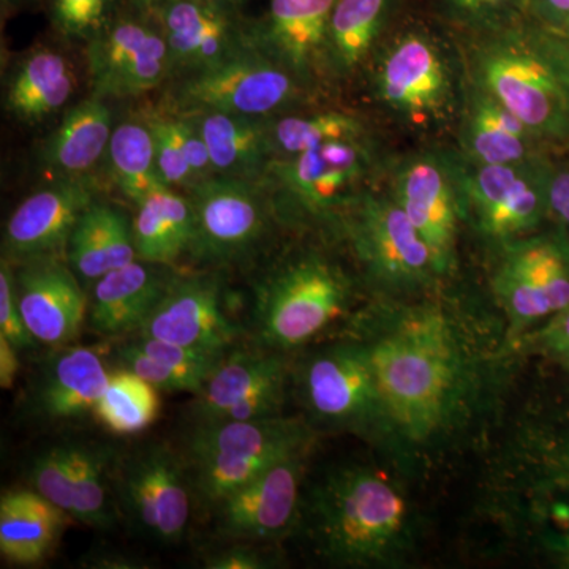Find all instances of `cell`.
<instances>
[{"label": "cell", "mask_w": 569, "mask_h": 569, "mask_svg": "<svg viewBox=\"0 0 569 569\" xmlns=\"http://www.w3.org/2000/svg\"><path fill=\"white\" fill-rule=\"evenodd\" d=\"M376 376L381 438L402 451L438 448L467 425L482 395V362L462 321L438 299L388 301L362 325Z\"/></svg>", "instance_id": "1"}, {"label": "cell", "mask_w": 569, "mask_h": 569, "mask_svg": "<svg viewBox=\"0 0 569 569\" xmlns=\"http://www.w3.org/2000/svg\"><path fill=\"white\" fill-rule=\"evenodd\" d=\"M489 493L516 537L569 569V402L520 422L496 460Z\"/></svg>", "instance_id": "2"}, {"label": "cell", "mask_w": 569, "mask_h": 569, "mask_svg": "<svg viewBox=\"0 0 569 569\" xmlns=\"http://www.w3.org/2000/svg\"><path fill=\"white\" fill-rule=\"evenodd\" d=\"M310 537L331 563L395 568L418 539L413 505L400 482L372 466L337 468L309 498Z\"/></svg>", "instance_id": "3"}, {"label": "cell", "mask_w": 569, "mask_h": 569, "mask_svg": "<svg viewBox=\"0 0 569 569\" xmlns=\"http://www.w3.org/2000/svg\"><path fill=\"white\" fill-rule=\"evenodd\" d=\"M475 88L508 108L541 144H569V39L535 24H497L470 56Z\"/></svg>", "instance_id": "4"}, {"label": "cell", "mask_w": 569, "mask_h": 569, "mask_svg": "<svg viewBox=\"0 0 569 569\" xmlns=\"http://www.w3.org/2000/svg\"><path fill=\"white\" fill-rule=\"evenodd\" d=\"M312 440L309 422L283 415L208 422L187 438L183 463L193 492L213 508L266 468L309 452Z\"/></svg>", "instance_id": "5"}, {"label": "cell", "mask_w": 569, "mask_h": 569, "mask_svg": "<svg viewBox=\"0 0 569 569\" xmlns=\"http://www.w3.org/2000/svg\"><path fill=\"white\" fill-rule=\"evenodd\" d=\"M351 280L331 258L306 250L277 264L258 287L254 325L261 347L296 350L348 307Z\"/></svg>", "instance_id": "6"}, {"label": "cell", "mask_w": 569, "mask_h": 569, "mask_svg": "<svg viewBox=\"0 0 569 569\" xmlns=\"http://www.w3.org/2000/svg\"><path fill=\"white\" fill-rule=\"evenodd\" d=\"M337 223L370 282L385 295H426L445 279L432 250L391 193L362 190Z\"/></svg>", "instance_id": "7"}, {"label": "cell", "mask_w": 569, "mask_h": 569, "mask_svg": "<svg viewBox=\"0 0 569 569\" xmlns=\"http://www.w3.org/2000/svg\"><path fill=\"white\" fill-rule=\"evenodd\" d=\"M376 168V149L366 137L325 142L290 159H277L264 186L288 212L320 222H339L343 209L365 190Z\"/></svg>", "instance_id": "8"}, {"label": "cell", "mask_w": 569, "mask_h": 569, "mask_svg": "<svg viewBox=\"0 0 569 569\" xmlns=\"http://www.w3.org/2000/svg\"><path fill=\"white\" fill-rule=\"evenodd\" d=\"M306 86L274 59L252 48L213 69L183 74L170 92L167 110L271 119L301 102Z\"/></svg>", "instance_id": "9"}, {"label": "cell", "mask_w": 569, "mask_h": 569, "mask_svg": "<svg viewBox=\"0 0 569 569\" xmlns=\"http://www.w3.org/2000/svg\"><path fill=\"white\" fill-rule=\"evenodd\" d=\"M492 291L508 323L509 339L546 323L569 307V234L537 231L501 247Z\"/></svg>", "instance_id": "10"}, {"label": "cell", "mask_w": 569, "mask_h": 569, "mask_svg": "<svg viewBox=\"0 0 569 569\" xmlns=\"http://www.w3.org/2000/svg\"><path fill=\"white\" fill-rule=\"evenodd\" d=\"M467 163L443 151L415 152L392 171L388 192L432 250L443 277L458 264L460 228L468 223Z\"/></svg>", "instance_id": "11"}, {"label": "cell", "mask_w": 569, "mask_h": 569, "mask_svg": "<svg viewBox=\"0 0 569 569\" xmlns=\"http://www.w3.org/2000/svg\"><path fill=\"white\" fill-rule=\"evenodd\" d=\"M552 171L541 157L509 164L467 163L468 223L498 247L537 233L550 217Z\"/></svg>", "instance_id": "12"}, {"label": "cell", "mask_w": 569, "mask_h": 569, "mask_svg": "<svg viewBox=\"0 0 569 569\" xmlns=\"http://www.w3.org/2000/svg\"><path fill=\"white\" fill-rule=\"evenodd\" d=\"M298 387L313 422L381 437L380 396L361 340H343L310 355L299 370Z\"/></svg>", "instance_id": "13"}, {"label": "cell", "mask_w": 569, "mask_h": 569, "mask_svg": "<svg viewBox=\"0 0 569 569\" xmlns=\"http://www.w3.org/2000/svg\"><path fill=\"white\" fill-rule=\"evenodd\" d=\"M264 182L216 178L187 192L193 211L189 254L198 263L233 264L252 252L268 228Z\"/></svg>", "instance_id": "14"}, {"label": "cell", "mask_w": 569, "mask_h": 569, "mask_svg": "<svg viewBox=\"0 0 569 569\" xmlns=\"http://www.w3.org/2000/svg\"><path fill=\"white\" fill-rule=\"evenodd\" d=\"M89 81L99 99H133L162 86L173 73L170 48L148 18L114 17L88 41Z\"/></svg>", "instance_id": "15"}, {"label": "cell", "mask_w": 569, "mask_h": 569, "mask_svg": "<svg viewBox=\"0 0 569 569\" xmlns=\"http://www.w3.org/2000/svg\"><path fill=\"white\" fill-rule=\"evenodd\" d=\"M381 103L417 126L440 122L455 104V78L445 52L425 32L397 37L377 66Z\"/></svg>", "instance_id": "16"}, {"label": "cell", "mask_w": 569, "mask_h": 569, "mask_svg": "<svg viewBox=\"0 0 569 569\" xmlns=\"http://www.w3.org/2000/svg\"><path fill=\"white\" fill-rule=\"evenodd\" d=\"M234 348L224 353L194 395L190 415L197 425L282 415L288 383L283 353L266 347Z\"/></svg>", "instance_id": "17"}, {"label": "cell", "mask_w": 569, "mask_h": 569, "mask_svg": "<svg viewBox=\"0 0 569 569\" xmlns=\"http://www.w3.org/2000/svg\"><path fill=\"white\" fill-rule=\"evenodd\" d=\"M123 508L141 530L164 545L181 541L189 527L190 486L183 459L162 445L130 456L119 473Z\"/></svg>", "instance_id": "18"}, {"label": "cell", "mask_w": 569, "mask_h": 569, "mask_svg": "<svg viewBox=\"0 0 569 569\" xmlns=\"http://www.w3.org/2000/svg\"><path fill=\"white\" fill-rule=\"evenodd\" d=\"M153 18L170 48L173 71L182 77L213 69L254 48L250 21L238 6L223 0H168Z\"/></svg>", "instance_id": "19"}, {"label": "cell", "mask_w": 569, "mask_h": 569, "mask_svg": "<svg viewBox=\"0 0 569 569\" xmlns=\"http://www.w3.org/2000/svg\"><path fill=\"white\" fill-rule=\"evenodd\" d=\"M114 456L97 443H66L33 459L32 489L63 509L71 519L93 529H110L116 520L110 498Z\"/></svg>", "instance_id": "20"}, {"label": "cell", "mask_w": 569, "mask_h": 569, "mask_svg": "<svg viewBox=\"0 0 569 569\" xmlns=\"http://www.w3.org/2000/svg\"><path fill=\"white\" fill-rule=\"evenodd\" d=\"M306 456L280 460L217 503V531L233 542L274 541L295 526Z\"/></svg>", "instance_id": "21"}, {"label": "cell", "mask_w": 569, "mask_h": 569, "mask_svg": "<svg viewBox=\"0 0 569 569\" xmlns=\"http://www.w3.org/2000/svg\"><path fill=\"white\" fill-rule=\"evenodd\" d=\"M137 337L227 353L236 346L238 328L223 312L222 291L216 277H171Z\"/></svg>", "instance_id": "22"}, {"label": "cell", "mask_w": 569, "mask_h": 569, "mask_svg": "<svg viewBox=\"0 0 569 569\" xmlns=\"http://www.w3.org/2000/svg\"><path fill=\"white\" fill-rule=\"evenodd\" d=\"M93 201L96 187L88 178L56 179L29 194L7 222L3 258L22 264L56 257L67 249L74 224Z\"/></svg>", "instance_id": "23"}, {"label": "cell", "mask_w": 569, "mask_h": 569, "mask_svg": "<svg viewBox=\"0 0 569 569\" xmlns=\"http://www.w3.org/2000/svg\"><path fill=\"white\" fill-rule=\"evenodd\" d=\"M18 305L33 339L63 348L80 335L88 299L73 269L56 257L22 263L14 272Z\"/></svg>", "instance_id": "24"}, {"label": "cell", "mask_w": 569, "mask_h": 569, "mask_svg": "<svg viewBox=\"0 0 569 569\" xmlns=\"http://www.w3.org/2000/svg\"><path fill=\"white\" fill-rule=\"evenodd\" d=\"M336 0H269L250 21L253 47L309 84L318 62L326 61L329 20Z\"/></svg>", "instance_id": "25"}, {"label": "cell", "mask_w": 569, "mask_h": 569, "mask_svg": "<svg viewBox=\"0 0 569 569\" xmlns=\"http://www.w3.org/2000/svg\"><path fill=\"white\" fill-rule=\"evenodd\" d=\"M171 277L157 264L134 260L93 282L89 325L100 336L134 332L162 298Z\"/></svg>", "instance_id": "26"}, {"label": "cell", "mask_w": 569, "mask_h": 569, "mask_svg": "<svg viewBox=\"0 0 569 569\" xmlns=\"http://www.w3.org/2000/svg\"><path fill=\"white\" fill-rule=\"evenodd\" d=\"M193 119L211 153L213 173L220 178L263 182L274 162L271 119L224 112L186 114Z\"/></svg>", "instance_id": "27"}, {"label": "cell", "mask_w": 569, "mask_h": 569, "mask_svg": "<svg viewBox=\"0 0 569 569\" xmlns=\"http://www.w3.org/2000/svg\"><path fill=\"white\" fill-rule=\"evenodd\" d=\"M112 112L104 100L89 97L63 116L54 133L44 141L40 159L56 179L88 178L108 153Z\"/></svg>", "instance_id": "28"}, {"label": "cell", "mask_w": 569, "mask_h": 569, "mask_svg": "<svg viewBox=\"0 0 569 569\" xmlns=\"http://www.w3.org/2000/svg\"><path fill=\"white\" fill-rule=\"evenodd\" d=\"M460 144L468 163L509 164L537 159L541 142L508 108L473 86Z\"/></svg>", "instance_id": "29"}, {"label": "cell", "mask_w": 569, "mask_h": 569, "mask_svg": "<svg viewBox=\"0 0 569 569\" xmlns=\"http://www.w3.org/2000/svg\"><path fill=\"white\" fill-rule=\"evenodd\" d=\"M110 380L103 359L89 347H70L48 362L37 406L51 419H77L96 411Z\"/></svg>", "instance_id": "30"}, {"label": "cell", "mask_w": 569, "mask_h": 569, "mask_svg": "<svg viewBox=\"0 0 569 569\" xmlns=\"http://www.w3.org/2000/svg\"><path fill=\"white\" fill-rule=\"evenodd\" d=\"M63 509L36 490H10L0 498V552L17 565H37L71 522Z\"/></svg>", "instance_id": "31"}, {"label": "cell", "mask_w": 569, "mask_h": 569, "mask_svg": "<svg viewBox=\"0 0 569 569\" xmlns=\"http://www.w3.org/2000/svg\"><path fill=\"white\" fill-rule=\"evenodd\" d=\"M67 254L78 279L97 282L138 260L132 223L114 206L93 201L74 224Z\"/></svg>", "instance_id": "32"}, {"label": "cell", "mask_w": 569, "mask_h": 569, "mask_svg": "<svg viewBox=\"0 0 569 569\" xmlns=\"http://www.w3.org/2000/svg\"><path fill=\"white\" fill-rule=\"evenodd\" d=\"M77 89L73 63L56 50L26 56L6 89V108L18 121L37 123L62 110Z\"/></svg>", "instance_id": "33"}, {"label": "cell", "mask_w": 569, "mask_h": 569, "mask_svg": "<svg viewBox=\"0 0 569 569\" xmlns=\"http://www.w3.org/2000/svg\"><path fill=\"white\" fill-rule=\"evenodd\" d=\"M132 231L138 260L157 266L176 263L192 246L190 198L167 186L153 190L137 204Z\"/></svg>", "instance_id": "34"}, {"label": "cell", "mask_w": 569, "mask_h": 569, "mask_svg": "<svg viewBox=\"0 0 569 569\" xmlns=\"http://www.w3.org/2000/svg\"><path fill=\"white\" fill-rule=\"evenodd\" d=\"M395 0H336L329 20L326 62L350 74L366 61L383 32Z\"/></svg>", "instance_id": "35"}, {"label": "cell", "mask_w": 569, "mask_h": 569, "mask_svg": "<svg viewBox=\"0 0 569 569\" xmlns=\"http://www.w3.org/2000/svg\"><path fill=\"white\" fill-rule=\"evenodd\" d=\"M108 159L116 186L134 206L164 186L157 168L152 132L142 116L114 127Z\"/></svg>", "instance_id": "36"}, {"label": "cell", "mask_w": 569, "mask_h": 569, "mask_svg": "<svg viewBox=\"0 0 569 569\" xmlns=\"http://www.w3.org/2000/svg\"><path fill=\"white\" fill-rule=\"evenodd\" d=\"M159 389L122 369L110 373L99 403L97 418L102 425L118 436H133L148 429L160 413Z\"/></svg>", "instance_id": "37"}, {"label": "cell", "mask_w": 569, "mask_h": 569, "mask_svg": "<svg viewBox=\"0 0 569 569\" xmlns=\"http://www.w3.org/2000/svg\"><path fill=\"white\" fill-rule=\"evenodd\" d=\"M365 122L346 111L283 116L271 119V141L277 159H290L325 142L366 137Z\"/></svg>", "instance_id": "38"}, {"label": "cell", "mask_w": 569, "mask_h": 569, "mask_svg": "<svg viewBox=\"0 0 569 569\" xmlns=\"http://www.w3.org/2000/svg\"><path fill=\"white\" fill-rule=\"evenodd\" d=\"M142 119L151 129L156 146L157 168L164 186L183 189L189 192L197 186L179 133L178 118L174 112H146Z\"/></svg>", "instance_id": "39"}, {"label": "cell", "mask_w": 569, "mask_h": 569, "mask_svg": "<svg viewBox=\"0 0 569 569\" xmlns=\"http://www.w3.org/2000/svg\"><path fill=\"white\" fill-rule=\"evenodd\" d=\"M116 0H51L56 31L69 39L89 41L110 24Z\"/></svg>", "instance_id": "40"}, {"label": "cell", "mask_w": 569, "mask_h": 569, "mask_svg": "<svg viewBox=\"0 0 569 569\" xmlns=\"http://www.w3.org/2000/svg\"><path fill=\"white\" fill-rule=\"evenodd\" d=\"M118 361L122 369L130 370L134 376L151 383L153 388L164 392H192L189 383L178 372H174L163 362L144 353L132 342L123 343L118 348Z\"/></svg>", "instance_id": "41"}, {"label": "cell", "mask_w": 569, "mask_h": 569, "mask_svg": "<svg viewBox=\"0 0 569 569\" xmlns=\"http://www.w3.org/2000/svg\"><path fill=\"white\" fill-rule=\"evenodd\" d=\"M0 335L7 337L18 350H26L37 342L21 316L11 261L3 257L0 261Z\"/></svg>", "instance_id": "42"}, {"label": "cell", "mask_w": 569, "mask_h": 569, "mask_svg": "<svg viewBox=\"0 0 569 569\" xmlns=\"http://www.w3.org/2000/svg\"><path fill=\"white\" fill-rule=\"evenodd\" d=\"M535 346L569 373V307L535 329Z\"/></svg>", "instance_id": "43"}, {"label": "cell", "mask_w": 569, "mask_h": 569, "mask_svg": "<svg viewBox=\"0 0 569 569\" xmlns=\"http://www.w3.org/2000/svg\"><path fill=\"white\" fill-rule=\"evenodd\" d=\"M209 569H264L271 560L253 542H233L230 548L217 550L204 560Z\"/></svg>", "instance_id": "44"}, {"label": "cell", "mask_w": 569, "mask_h": 569, "mask_svg": "<svg viewBox=\"0 0 569 569\" xmlns=\"http://www.w3.org/2000/svg\"><path fill=\"white\" fill-rule=\"evenodd\" d=\"M452 9L477 21L501 24L500 20L516 7H527V0H448Z\"/></svg>", "instance_id": "45"}, {"label": "cell", "mask_w": 569, "mask_h": 569, "mask_svg": "<svg viewBox=\"0 0 569 569\" xmlns=\"http://www.w3.org/2000/svg\"><path fill=\"white\" fill-rule=\"evenodd\" d=\"M527 10L539 26L569 39V0H527Z\"/></svg>", "instance_id": "46"}, {"label": "cell", "mask_w": 569, "mask_h": 569, "mask_svg": "<svg viewBox=\"0 0 569 569\" xmlns=\"http://www.w3.org/2000/svg\"><path fill=\"white\" fill-rule=\"evenodd\" d=\"M550 217L569 234V168L553 167L549 186Z\"/></svg>", "instance_id": "47"}, {"label": "cell", "mask_w": 569, "mask_h": 569, "mask_svg": "<svg viewBox=\"0 0 569 569\" xmlns=\"http://www.w3.org/2000/svg\"><path fill=\"white\" fill-rule=\"evenodd\" d=\"M18 348L7 337L0 335V387L10 389L17 378L20 361H18Z\"/></svg>", "instance_id": "48"}, {"label": "cell", "mask_w": 569, "mask_h": 569, "mask_svg": "<svg viewBox=\"0 0 569 569\" xmlns=\"http://www.w3.org/2000/svg\"><path fill=\"white\" fill-rule=\"evenodd\" d=\"M129 6L138 17L151 20L156 14L157 7H159V0H129Z\"/></svg>", "instance_id": "49"}, {"label": "cell", "mask_w": 569, "mask_h": 569, "mask_svg": "<svg viewBox=\"0 0 569 569\" xmlns=\"http://www.w3.org/2000/svg\"><path fill=\"white\" fill-rule=\"evenodd\" d=\"M33 2H39V0H2V6L7 7V9H17V7Z\"/></svg>", "instance_id": "50"}, {"label": "cell", "mask_w": 569, "mask_h": 569, "mask_svg": "<svg viewBox=\"0 0 569 569\" xmlns=\"http://www.w3.org/2000/svg\"><path fill=\"white\" fill-rule=\"evenodd\" d=\"M223 2L233 3V6H242V3L249 2V0H223Z\"/></svg>", "instance_id": "51"}, {"label": "cell", "mask_w": 569, "mask_h": 569, "mask_svg": "<svg viewBox=\"0 0 569 569\" xmlns=\"http://www.w3.org/2000/svg\"><path fill=\"white\" fill-rule=\"evenodd\" d=\"M164 2H168V0H159V7L162 6V3H164ZM159 7H157V9H159Z\"/></svg>", "instance_id": "52"}]
</instances>
